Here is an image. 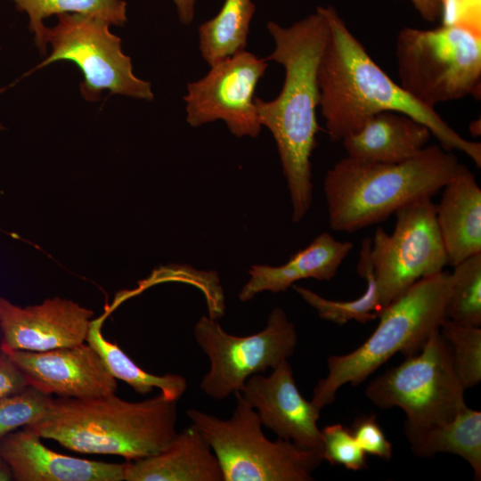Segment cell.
<instances>
[{"label": "cell", "mask_w": 481, "mask_h": 481, "mask_svg": "<svg viewBox=\"0 0 481 481\" xmlns=\"http://www.w3.org/2000/svg\"><path fill=\"white\" fill-rule=\"evenodd\" d=\"M266 28L274 48L265 60L284 68V82L276 98L256 97L255 102L261 126L276 143L290 195L291 220L299 223L313 201L311 157L320 129L318 69L330 28L318 9L290 26L270 20Z\"/></svg>", "instance_id": "obj_2"}, {"label": "cell", "mask_w": 481, "mask_h": 481, "mask_svg": "<svg viewBox=\"0 0 481 481\" xmlns=\"http://www.w3.org/2000/svg\"><path fill=\"white\" fill-rule=\"evenodd\" d=\"M194 337L209 360L200 387L219 401L241 392L250 376L289 359L298 344L295 325L281 307L271 311L262 330L248 336L230 334L212 316H202L194 326Z\"/></svg>", "instance_id": "obj_10"}, {"label": "cell", "mask_w": 481, "mask_h": 481, "mask_svg": "<svg viewBox=\"0 0 481 481\" xmlns=\"http://www.w3.org/2000/svg\"><path fill=\"white\" fill-rule=\"evenodd\" d=\"M352 249L350 241H340L329 232H322L281 265H251L249 280L240 289L239 298L247 302L264 291H286L302 279L330 281L335 277Z\"/></svg>", "instance_id": "obj_19"}, {"label": "cell", "mask_w": 481, "mask_h": 481, "mask_svg": "<svg viewBox=\"0 0 481 481\" xmlns=\"http://www.w3.org/2000/svg\"><path fill=\"white\" fill-rule=\"evenodd\" d=\"M267 61L242 51L210 66L201 78L187 85L183 97L191 126L223 120L236 137L256 138L261 130L255 92Z\"/></svg>", "instance_id": "obj_12"}, {"label": "cell", "mask_w": 481, "mask_h": 481, "mask_svg": "<svg viewBox=\"0 0 481 481\" xmlns=\"http://www.w3.org/2000/svg\"><path fill=\"white\" fill-rule=\"evenodd\" d=\"M443 190L436 205V222L447 264L454 266L481 253V189L475 175L460 164Z\"/></svg>", "instance_id": "obj_17"}, {"label": "cell", "mask_w": 481, "mask_h": 481, "mask_svg": "<svg viewBox=\"0 0 481 481\" xmlns=\"http://www.w3.org/2000/svg\"><path fill=\"white\" fill-rule=\"evenodd\" d=\"M430 130L411 117L379 112L341 142L347 157L374 163H400L418 155L428 143Z\"/></svg>", "instance_id": "obj_20"}, {"label": "cell", "mask_w": 481, "mask_h": 481, "mask_svg": "<svg viewBox=\"0 0 481 481\" xmlns=\"http://www.w3.org/2000/svg\"><path fill=\"white\" fill-rule=\"evenodd\" d=\"M317 9L326 18L330 35L319 69V108L330 139L342 141L374 115L394 111L425 125L449 151L464 152L481 167V143L469 141L443 118L393 81L372 60L332 6Z\"/></svg>", "instance_id": "obj_1"}, {"label": "cell", "mask_w": 481, "mask_h": 481, "mask_svg": "<svg viewBox=\"0 0 481 481\" xmlns=\"http://www.w3.org/2000/svg\"><path fill=\"white\" fill-rule=\"evenodd\" d=\"M444 25H461L481 31L480 0H441Z\"/></svg>", "instance_id": "obj_31"}, {"label": "cell", "mask_w": 481, "mask_h": 481, "mask_svg": "<svg viewBox=\"0 0 481 481\" xmlns=\"http://www.w3.org/2000/svg\"><path fill=\"white\" fill-rule=\"evenodd\" d=\"M126 481H224L219 461L192 424L161 452L125 463Z\"/></svg>", "instance_id": "obj_18"}, {"label": "cell", "mask_w": 481, "mask_h": 481, "mask_svg": "<svg viewBox=\"0 0 481 481\" xmlns=\"http://www.w3.org/2000/svg\"><path fill=\"white\" fill-rule=\"evenodd\" d=\"M420 17L429 22L436 21L441 17V0H410Z\"/></svg>", "instance_id": "obj_33"}, {"label": "cell", "mask_w": 481, "mask_h": 481, "mask_svg": "<svg viewBox=\"0 0 481 481\" xmlns=\"http://www.w3.org/2000/svg\"><path fill=\"white\" fill-rule=\"evenodd\" d=\"M2 340H3V338H2L1 329H0V348H1V345H2Z\"/></svg>", "instance_id": "obj_36"}, {"label": "cell", "mask_w": 481, "mask_h": 481, "mask_svg": "<svg viewBox=\"0 0 481 481\" xmlns=\"http://www.w3.org/2000/svg\"><path fill=\"white\" fill-rule=\"evenodd\" d=\"M94 312L55 297L22 307L0 298L1 350L44 352L86 341Z\"/></svg>", "instance_id": "obj_14"}, {"label": "cell", "mask_w": 481, "mask_h": 481, "mask_svg": "<svg viewBox=\"0 0 481 481\" xmlns=\"http://www.w3.org/2000/svg\"><path fill=\"white\" fill-rule=\"evenodd\" d=\"M176 10L179 20L183 25H190L194 19L197 0H170Z\"/></svg>", "instance_id": "obj_34"}, {"label": "cell", "mask_w": 481, "mask_h": 481, "mask_svg": "<svg viewBox=\"0 0 481 481\" xmlns=\"http://www.w3.org/2000/svg\"><path fill=\"white\" fill-rule=\"evenodd\" d=\"M458 158L440 145L426 146L400 163L346 157L324 178L329 224L354 232L387 220L404 206L436 194L456 174Z\"/></svg>", "instance_id": "obj_4"}, {"label": "cell", "mask_w": 481, "mask_h": 481, "mask_svg": "<svg viewBox=\"0 0 481 481\" xmlns=\"http://www.w3.org/2000/svg\"><path fill=\"white\" fill-rule=\"evenodd\" d=\"M350 429L357 444L366 454L383 460L391 458L392 444L374 415H362L356 418Z\"/></svg>", "instance_id": "obj_30"}, {"label": "cell", "mask_w": 481, "mask_h": 481, "mask_svg": "<svg viewBox=\"0 0 481 481\" xmlns=\"http://www.w3.org/2000/svg\"><path fill=\"white\" fill-rule=\"evenodd\" d=\"M447 319L465 326H481V253L454 265L451 273Z\"/></svg>", "instance_id": "obj_26"}, {"label": "cell", "mask_w": 481, "mask_h": 481, "mask_svg": "<svg viewBox=\"0 0 481 481\" xmlns=\"http://www.w3.org/2000/svg\"><path fill=\"white\" fill-rule=\"evenodd\" d=\"M52 398L29 386L0 398V439L35 422L45 412Z\"/></svg>", "instance_id": "obj_28"}, {"label": "cell", "mask_w": 481, "mask_h": 481, "mask_svg": "<svg viewBox=\"0 0 481 481\" xmlns=\"http://www.w3.org/2000/svg\"><path fill=\"white\" fill-rule=\"evenodd\" d=\"M54 27L45 29V41L52 51L35 69L66 61L82 72L79 86L83 98L96 102L102 92L151 101V83L133 72L131 58L125 54L119 37L106 20L81 14H61Z\"/></svg>", "instance_id": "obj_9"}, {"label": "cell", "mask_w": 481, "mask_h": 481, "mask_svg": "<svg viewBox=\"0 0 481 481\" xmlns=\"http://www.w3.org/2000/svg\"><path fill=\"white\" fill-rule=\"evenodd\" d=\"M102 321L91 322L86 342L100 355L110 373L145 395L157 387L167 399L178 401L187 389V380L178 374L154 375L139 367L116 343L101 331Z\"/></svg>", "instance_id": "obj_23"}, {"label": "cell", "mask_w": 481, "mask_h": 481, "mask_svg": "<svg viewBox=\"0 0 481 481\" xmlns=\"http://www.w3.org/2000/svg\"><path fill=\"white\" fill-rule=\"evenodd\" d=\"M440 332L450 346L454 371L465 389L481 381V329L445 319Z\"/></svg>", "instance_id": "obj_27"}, {"label": "cell", "mask_w": 481, "mask_h": 481, "mask_svg": "<svg viewBox=\"0 0 481 481\" xmlns=\"http://www.w3.org/2000/svg\"><path fill=\"white\" fill-rule=\"evenodd\" d=\"M229 419L196 409L186 415L208 442L216 456L224 481H310L321 464L319 452L289 440H269L260 418L240 392Z\"/></svg>", "instance_id": "obj_6"}, {"label": "cell", "mask_w": 481, "mask_h": 481, "mask_svg": "<svg viewBox=\"0 0 481 481\" xmlns=\"http://www.w3.org/2000/svg\"><path fill=\"white\" fill-rule=\"evenodd\" d=\"M322 460L330 465H341L357 471L366 468V453L357 444L351 429L341 424H332L321 430Z\"/></svg>", "instance_id": "obj_29"}, {"label": "cell", "mask_w": 481, "mask_h": 481, "mask_svg": "<svg viewBox=\"0 0 481 481\" xmlns=\"http://www.w3.org/2000/svg\"><path fill=\"white\" fill-rule=\"evenodd\" d=\"M371 238L363 239L361 244L357 272L365 280L366 288L360 297L346 301L331 300L305 287L293 285L294 289L304 301L316 310L319 317L325 321L344 324L350 321L366 323L377 319L382 307L379 302L371 261Z\"/></svg>", "instance_id": "obj_24"}, {"label": "cell", "mask_w": 481, "mask_h": 481, "mask_svg": "<svg viewBox=\"0 0 481 481\" xmlns=\"http://www.w3.org/2000/svg\"><path fill=\"white\" fill-rule=\"evenodd\" d=\"M176 423V401L161 393L136 403L111 394L52 398L45 412L25 428L77 452L135 461L164 450L177 435Z\"/></svg>", "instance_id": "obj_3"}, {"label": "cell", "mask_w": 481, "mask_h": 481, "mask_svg": "<svg viewBox=\"0 0 481 481\" xmlns=\"http://www.w3.org/2000/svg\"><path fill=\"white\" fill-rule=\"evenodd\" d=\"M464 391L454 371L450 346L439 329L417 354L371 380L365 395L380 409L404 411L410 443L465 409Z\"/></svg>", "instance_id": "obj_8"}, {"label": "cell", "mask_w": 481, "mask_h": 481, "mask_svg": "<svg viewBox=\"0 0 481 481\" xmlns=\"http://www.w3.org/2000/svg\"><path fill=\"white\" fill-rule=\"evenodd\" d=\"M13 480L12 470L7 462L0 455V481Z\"/></svg>", "instance_id": "obj_35"}, {"label": "cell", "mask_w": 481, "mask_h": 481, "mask_svg": "<svg viewBox=\"0 0 481 481\" xmlns=\"http://www.w3.org/2000/svg\"><path fill=\"white\" fill-rule=\"evenodd\" d=\"M23 428L0 439V455L16 481H122L125 463L85 460L56 452Z\"/></svg>", "instance_id": "obj_16"}, {"label": "cell", "mask_w": 481, "mask_h": 481, "mask_svg": "<svg viewBox=\"0 0 481 481\" xmlns=\"http://www.w3.org/2000/svg\"><path fill=\"white\" fill-rule=\"evenodd\" d=\"M38 391L59 397L115 394L118 385L100 355L87 343L44 352L3 350Z\"/></svg>", "instance_id": "obj_13"}, {"label": "cell", "mask_w": 481, "mask_h": 481, "mask_svg": "<svg viewBox=\"0 0 481 481\" xmlns=\"http://www.w3.org/2000/svg\"><path fill=\"white\" fill-rule=\"evenodd\" d=\"M395 215L393 232L378 227L371 239L370 256L382 309L416 281L442 272L447 265L431 198L412 201Z\"/></svg>", "instance_id": "obj_11"}, {"label": "cell", "mask_w": 481, "mask_h": 481, "mask_svg": "<svg viewBox=\"0 0 481 481\" xmlns=\"http://www.w3.org/2000/svg\"><path fill=\"white\" fill-rule=\"evenodd\" d=\"M4 129L3 125L0 123V132Z\"/></svg>", "instance_id": "obj_37"}, {"label": "cell", "mask_w": 481, "mask_h": 481, "mask_svg": "<svg viewBox=\"0 0 481 481\" xmlns=\"http://www.w3.org/2000/svg\"><path fill=\"white\" fill-rule=\"evenodd\" d=\"M256 12L252 0H224L219 12L199 27V48L210 66L245 51Z\"/></svg>", "instance_id": "obj_22"}, {"label": "cell", "mask_w": 481, "mask_h": 481, "mask_svg": "<svg viewBox=\"0 0 481 481\" xmlns=\"http://www.w3.org/2000/svg\"><path fill=\"white\" fill-rule=\"evenodd\" d=\"M16 9L29 18V29L42 55L45 54L44 20L52 15L81 14L123 26L127 20V4L124 0H12Z\"/></svg>", "instance_id": "obj_25"}, {"label": "cell", "mask_w": 481, "mask_h": 481, "mask_svg": "<svg viewBox=\"0 0 481 481\" xmlns=\"http://www.w3.org/2000/svg\"><path fill=\"white\" fill-rule=\"evenodd\" d=\"M240 393L256 410L262 425L279 438L321 453L322 434L317 425L321 409L301 395L288 359L268 376H250Z\"/></svg>", "instance_id": "obj_15"}, {"label": "cell", "mask_w": 481, "mask_h": 481, "mask_svg": "<svg viewBox=\"0 0 481 481\" xmlns=\"http://www.w3.org/2000/svg\"><path fill=\"white\" fill-rule=\"evenodd\" d=\"M419 457L449 452L464 459L476 480L481 479V412L466 407L449 421L437 425L410 442Z\"/></svg>", "instance_id": "obj_21"}, {"label": "cell", "mask_w": 481, "mask_h": 481, "mask_svg": "<svg viewBox=\"0 0 481 481\" xmlns=\"http://www.w3.org/2000/svg\"><path fill=\"white\" fill-rule=\"evenodd\" d=\"M29 387L28 381L10 356L0 349V398L18 393Z\"/></svg>", "instance_id": "obj_32"}, {"label": "cell", "mask_w": 481, "mask_h": 481, "mask_svg": "<svg viewBox=\"0 0 481 481\" xmlns=\"http://www.w3.org/2000/svg\"><path fill=\"white\" fill-rule=\"evenodd\" d=\"M451 273L419 280L385 306L371 336L348 354L327 358L328 373L314 388L311 402L319 409L331 404L338 390L358 386L395 354H417L447 319Z\"/></svg>", "instance_id": "obj_5"}, {"label": "cell", "mask_w": 481, "mask_h": 481, "mask_svg": "<svg viewBox=\"0 0 481 481\" xmlns=\"http://www.w3.org/2000/svg\"><path fill=\"white\" fill-rule=\"evenodd\" d=\"M400 86L421 103L477 95L481 81V31L461 25L405 27L396 38Z\"/></svg>", "instance_id": "obj_7"}]
</instances>
